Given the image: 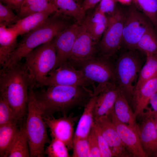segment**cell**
I'll list each match as a JSON object with an SVG mask.
<instances>
[{
  "label": "cell",
  "mask_w": 157,
  "mask_h": 157,
  "mask_svg": "<svg viewBox=\"0 0 157 157\" xmlns=\"http://www.w3.org/2000/svg\"><path fill=\"white\" fill-rule=\"evenodd\" d=\"M34 91L44 117L58 112L67 116L74 108L84 107L93 94V91L85 87L52 86L40 91L34 88Z\"/></svg>",
  "instance_id": "1"
},
{
  "label": "cell",
  "mask_w": 157,
  "mask_h": 157,
  "mask_svg": "<svg viewBox=\"0 0 157 157\" xmlns=\"http://www.w3.org/2000/svg\"><path fill=\"white\" fill-rule=\"evenodd\" d=\"M0 97L13 110L18 122L27 109L31 81L24 63L21 62L0 70Z\"/></svg>",
  "instance_id": "2"
},
{
  "label": "cell",
  "mask_w": 157,
  "mask_h": 157,
  "mask_svg": "<svg viewBox=\"0 0 157 157\" xmlns=\"http://www.w3.org/2000/svg\"><path fill=\"white\" fill-rule=\"evenodd\" d=\"M65 16L55 12L40 26L25 34L2 68H7L21 62L30 52L51 40L58 33L70 26Z\"/></svg>",
  "instance_id": "3"
},
{
  "label": "cell",
  "mask_w": 157,
  "mask_h": 157,
  "mask_svg": "<svg viewBox=\"0 0 157 157\" xmlns=\"http://www.w3.org/2000/svg\"><path fill=\"white\" fill-rule=\"evenodd\" d=\"M28 113L25 125L28 139L30 157H44V146L51 142L47 125L38 103L33 85L31 83L27 104Z\"/></svg>",
  "instance_id": "4"
},
{
  "label": "cell",
  "mask_w": 157,
  "mask_h": 157,
  "mask_svg": "<svg viewBox=\"0 0 157 157\" xmlns=\"http://www.w3.org/2000/svg\"><path fill=\"white\" fill-rule=\"evenodd\" d=\"M25 58L24 63L34 88L55 66L56 54L54 38L36 47Z\"/></svg>",
  "instance_id": "5"
},
{
  "label": "cell",
  "mask_w": 157,
  "mask_h": 157,
  "mask_svg": "<svg viewBox=\"0 0 157 157\" xmlns=\"http://www.w3.org/2000/svg\"><path fill=\"white\" fill-rule=\"evenodd\" d=\"M134 50L122 54L115 64L116 84L127 100H131L141 68L140 60Z\"/></svg>",
  "instance_id": "6"
},
{
  "label": "cell",
  "mask_w": 157,
  "mask_h": 157,
  "mask_svg": "<svg viewBox=\"0 0 157 157\" xmlns=\"http://www.w3.org/2000/svg\"><path fill=\"white\" fill-rule=\"evenodd\" d=\"M126 13L116 8L109 15L106 28L101 40L97 45L100 55L110 57L113 56L120 49L122 44Z\"/></svg>",
  "instance_id": "7"
},
{
  "label": "cell",
  "mask_w": 157,
  "mask_h": 157,
  "mask_svg": "<svg viewBox=\"0 0 157 157\" xmlns=\"http://www.w3.org/2000/svg\"><path fill=\"white\" fill-rule=\"evenodd\" d=\"M94 83L88 79L81 71L67 61L52 70L34 88L56 85L93 87Z\"/></svg>",
  "instance_id": "8"
},
{
  "label": "cell",
  "mask_w": 157,
  "mask_h": 157,
  "mask_svg": "<svg viewBox=\"0 0 157 157\" xmlns=\"http://www.w3.org/2000/svg\"><path fill=\"white\" fill-rule=\"evenodd\" d=\"M151 22L135 7H130L126 13L122 44L129 50H134L140 39L149 28Z\"/></svg>",
  "instance_id": "9"
},
{
  "label": "cell",
  "mask_w": 157,
  "mask_h": 157,
  "mask_svg": "<svg viewBox=\"0 0 157 157\" xmlns=\"http://www.w3.org/2000/svg\"><path fill=\"white\" fill-rule=\"evenodd\" d=\"M109 58L96 56L85 63L79 70L88 79L94 83L116 84L115 65Z\"/></svg>",
  "instance_id": "10"
},
{
  "label": "cell",
  "mask_w": 157,
  "mask_h": 157,
  "mask_svg": "<svg viewBox=\"0 0 157 157\" xmlns=\"http://www.w3.org/2000/svg\"><path fill=\"white\" fill-rule=\"evenodd\" d=\"M97 44L83 22L79 25L71 56L68 61L79 69L86 61L97 56Z\"/></svg>",
  "instance_id": "11"
},
{
  "label": "cell",
  "mask_w": 157,
  "mask_h": 157,
  "mask_svg": "<svg viewBox=\"0 0 157 157\" xmlns=\"http://www.w3.org/2000/svg\"><path fill=\"white\" fill-rule=\"evenodd\" d=\"M43 118L47 128L49 129L51 138H56L63 142L68 149H73L74 127L78 117L70 115L58 118H55L53 116H43Z\"/></svg>",
  "instance_id": "12"
},
{
  "label": "cell",
  "mask_w": 157,
  "mask_h": 157,
  "mask_svg": "<svg viewBox=\"0 0 157 157\" xmlns=\"http://www.w3.org/2000/svg\"><path fill=\"white\" fill-rule=\"evenodd\" d=\"M94 123L107 143L113 157L132 156L113 124L110 114L94 119Z\"/></svg>",
  "instance_id": "13"
},
{
  "label": "cell",
  "mask_w": 157,
  "mask_h": 157,
  "mask_svg": "<svg viewBox=\"0 0 157 157\" xmlns=\"http://www.w3.org/2000/svg\"><path fill=\"white\" fill-rule=\"evenodd\" d=\"M110 115L112 123L122 141L132 156L147 157L140 142L137 131L138 128L132 127L120 121L115 115L114 109Z\"/></svg>",
  "instance_id": "14"
},
{
  "label": "cell",
  "mask_w": 157,
  "mask_h": 157,
  "mask_svg": "<svg viewBox=\"0 0 157 157\" xmlns=\"http://www.w3.org/2000/svg\"><path fill=\"white\" fill-rule=\"evenodd\" d=\"M79 25L77 23L71 25L58 33L54 38L56 61L52 70L68 61L71 55Z\"/></svg>",
  "instance_id": "15"
},
{
  "label": "cell",
  "mask_w": 157,
  "mask_h": 157,
  "mask_svg": "<svg viewBox=\"0 0 157 157\" xmlns=\"http://www.w3.org/2000/svg\"><path fill=\"white\" fill-rule=\"evenodd\" d=\"M140 116L142 122L138 126V132L143 149L147 156L157 151V131L153 116L149 109Z\"/></svg>",
  "instance_id": "16"
},
{
  "label": "cell",
  "mask_w": 157,
  "mask_h": 157,
  "mask_svg": "<svg viewBox=\"0 0 157 157\" xmlns=\"http://www.w3.org/2000/svg\"><path fill=\"white\" fill-rule=\"evenodd\" d=\"M119 91L116 84H111L99 93L94 107V120L109 114L114 109Z\"/></svg>",
  "instance_id": "17"
},
{
  "label": "cell",
  "mask_w": 157,
  "mask_h": 157,
  "mask_svg": "<svg viewBox=\"0 0 157 157\" xmlns=\"http://www.w3.org/2000/svg\"><path fill=\"white\" fill-rule=\"evenodd\" d=\"M156 92L157 76L148 81L140 88L134 90L131 101L135 119L137 116L143 115L144 109L148 108L150 98Z\"/></svg>",
  "instance_id": "18"
},
{
  "label": "cell",
  "mask_w": 157,
  "mask_h": 157,
  "mask_svg": "<svg viewBox=\"0 0 157 157\" xmlns=\"http://www.w3.org/2000/svg\"><path fill=\"white\" fill-rule=\"evenodd\" d=\"M19 34L11 26L0 24V64L2 66L16 47Z\"/></svg>",
  "instance_id": "19"
},
{
  "label": "cell",
  "mask_w": 157,
  "mask_h": 157,
  "mask_svg": "<svg viewBox=\"0 0 157 157\" xmlns=\"http://www.w3.org/2000/svg\"><path fill=\"white\" fill-rule=\"evenodd\" d=\"M108 22L106 14L97 7L94 12L85 18L83 22L94 42L97 44L106 28Z\"/></svg>",
  "instance_id": "20"
},
{
  "label": "cell",
  "mask_w": 157,
  "mask_h": 157,
  "mask_svg": "<svg viewBox=\"0 0 157 157\" xmlns=\"http://www.w3.org/2000/svg\"><path fill=\"white\" fill-rule=\"evenodd\" d=\"M54 13L45 11L32 14L21 18L16 24L9 26L15 29L19 35H24L40 26Z\"/></svg>",
  "instance_id": "21"
},
{
  "label": "cell",
  "mask_w": 157,
  "mask_h": 157,
  "mask_svg": "<svg viewBox=\"0 0 157 157\" xmlns=\"http://www.w3.org/2000/svg\"><path fill=\"white\" fill-rule=\"evenodd\" d=\"M96 96L93 95L84 107L83 113L74 132V138H88L94 122L93 109Z\"/></svg>",
  "instance_id": "22"
},
{
  "label": "cell",
  "mask_w": 157,
  "mask_h": 157,
  "mask_svg": "<svg viewBox=\"0 0 157 157\" xmlns=\"http://www.w3.org/2000/svg\"><path fill=\"white\" fill-rule=\"evenodd\" d=\"M51 1L58 13L74 17L79 25L84 22L86 11L75 0H51Z\"/></svg>",
  "instance_id": "23"
},
{
  "label": "cell",
  "mask_w": 157,
  "mask_h": 157,
  "mask_svg": "<svg viewBox=\"0 0 157 157\" xmlns=\"http://www.w3.org/2000/svg\"><path fill=\"white\" fill-rule=\"evenodd\" d=\"M114 111L120 121L132 127L138 128V125L133 117V112L130 107L127 99L120 91L115 103Z\"/></svg>",
  "instance_id": "24"
},
{
  "label": "cell",
  "mask_w": 157,
  "mask_h": 157,
  "mask_svg": "<svg viewBox=\"0 0 157 157\" xmlns=\"http://www.w3.org/2000/svg\"><path fill=\"white\" fill-rule=\"evenodd\" d=\"M7 157H30L28 139L25 125L19 129L8 151Z\"/></svg>",
  "instance_id": "25"
},
{
  "label": "cell",
  "mask_w": 157,
  "mask_h": 157,
  "mask_svg": "<svg viewBox=\"0 0 157 157\" xmlns=\"http://www.w3.org/2000/svg\"><path fill=\"white\" fill-rule=\"evenodd\" d=\"M45 11L58 12L50 0H24L18 15L22 18L32 14Z\"/></svg>",
  "instance_id": "26"
},
{
  "label": "cell",
  "mask_w": 157,
  "mask_h": 157,
  "mask_svg": "<svg viewBox=\"0 0 157 157\" xmlns=\"http://www.w3.org/2000/svg\"><path fill=\"white\" fill-rule=\"evenodd\" d=\"M17 123L15 122L0 126L1 157H7L8 151L19 130Z\"/></svg>",
  "instance_id": "27"
},
{
  "label": "cell",
  "mask_w": 157,
  "mask_h": 157,
  "mask_svg": "<svg viewBox=\"0 0 157 157\" xmlns=\"http://www.w3.org/2000/svg\"><path fill=\"white\" fill-rule=\"evenodd\" d=\"M146 56V62L140 70L135 90L157 76V53Z\"/></svg>",
  "instance_id": "28"
},
{
  "label": "cell",
  "mask_w": 157,
  "mask_h": 157,
  "mask_svg": "<svg viewBox=\"0 0 157 157\" xmlns=\"http://www.w3.org/2000/svg\"><path fill=\"white\" fill-rule=\"evenodd\" d=\"M135 49L146 56L157 53V35L152 27L149 28L142 35Z\"/></svg>",
  "instance_id": "29"
},
{
  "label": "cell",
  "mask_w": 157,
  "mask_h": 157,
  "mask_svg": "<svg viewBox=\"0 0 157 157\" xmlns=\"http://www.w3.org/2000/svg\"><path fill=\"white\" fill-rule=\"evenodd\" d=\"M135 1L152 24L157 27V0H135Z\"/></svg>",
  "instance_id": "30"
},
{
  "label": "cell",
  "mask_w": 157,
  "mask_h": 157,
  "mask_svg": "<svg viewBox=\"0 0 157 157\" xmlns=\"http://www.w3.org/2000/svg\"><path fill=\"white\" fill-rule=\"evenodd\" d=\"M49 145L44 150V154L48 157H69L68 149L61 140L52 138Z\"/></svg>",
  "instance_id": "31"
},
{
  "label": "cell",
  "mask_w": 157,
  "mask_h": 157,
  "mask_svg": "<svg viewBox=\"0 0 157 157\" xmlns=\"http://www.w3.org/2000/svg\"><path fill=\"white\" fill-rule=\"evenodd\" d=\"M21 19L13 13L12 9L0 1V24L9 26L16 24Z\"/></svg>",
  "instance_id": "32"
},
{
  "label": "cell",
  "mask_w": 157,
  "mask_h": 157,
  "mask_svg": "<svg viewBox=\"0 0 157 157\" xmlns=\"http://www.w3.org/2000/svg\"><path fill=\"white\" fill-rule=\"evenodd\" d=\"M18 122L8 104L0 97V126L13 122Z\"/></svg>",
  "instance_id": "33"
},
{
  "label": "cell",
  "mask_w": 157,
  "mask_h": 157,
  "mask_svg": "<svg viewBox=\"0 0 157 157\" xmlns=\"http://www.w3.org/2000/svg\"><path fill=\"white\" fill-rule=\"evenodd\" d=\"M72 157H89V151L88 138H74Z\"/></svg>",
  "instance_id": "34"
},
{
  "label": "cell",
  "mask_w": 157,
  "mask_h": 157,
  "mask_svg": "<svg viewBox=\"0 0 157 157\" xmlns=\"http://www.w3.org/2000/svg\"><path fill=\"white\" fill-rule=\"evenodd\" d=\"M88 139L89 151V157H101L97 134L94 123Z\"/></svg>",
  "instance_id": "35"
},
{
  "label": "cell",
  "mask_w": 157,
  "mask_h": 157,
  "mask_svg": "<svg viewBox=\"0 0 157 157\" xmlns=\"http://www.w3.org/2000/svg\"><path fill=\"white\" fill-rule=\"evenodd\" d=\"M94 124L95 127L97 134L101 157H113L107 143L101 134L99 130L95 126L94 123Z\"/></svg>",
  "instance_id": "36"
},
{
  "label": "cell",
  "mask_w": 157,
  "mask_h": 157,
  "mask_svg": "<svg viewBox=\"0 0 157 157\" xmlns=\"http://www.w3.org/2000/svg\"><path fill=\"white\" fill-rule=\"evenodd\" d=\"M117 2L116 0H101L97 7L106 14L110 15L116 10Z\"/></svg>",
  "instance_id": "37"
},
{
  "label": "cell",
  "mask_w": 157,
  "mask_h": 157,
  "mask_svg": "<svg viewBox=\"0 0 157 157\" xmlns=\"http://www.w3.org/2000/svg\"><path fill=\"white\" fill-rule=\"evenodd\" d=\"M24 0H0V1L4 3L12 9L15 10L19 13Z\"/></svg>",
  "instance_id": "38"
},
{
  "label": "cell",
  "mask_w": 157,
  "mask_h": 157,
  "mask_svg": "<svg viewBox=\"0 0 157 157\" xmlns=\"http://www.w3.org/2000/svg\"><path fill=\"white\" fill-rule=\"evenodd\" d=\"M101 0H84L82 5L84 10H87L92 8Z\"/></svg>",
  "instance_id": "39"
},
{
  "label": "cell",
  "mask_w": 157,
  "mask_h": 157,
  "mask_svg": "<svg viewBox=\"0 0 157 157\" xmlns=\"http://www.w3.org/2000/svg\"><path fill=\"white\" fill-rule=\"evenodd\" d=\"M149 103L153 109V110H151V112L153 113H157V92L151 96L149 99Z\"/></svg>",
  "instance_id": "40"
},
{
  "label": "cell",
  "mask_w": 157,
  "mask_h": 157,
  "mask_svg": "<svg viewBox=\"0 0 157 157\" xmlns=\"http://www.w3.org/2000/svg\"><path fill=\"white\" fill-rule=\"evenodd\" d=\"M149 110L153 116L155 125L157 131V113H153L151 112V110L149 109Z\"/></svg>",
  "instance_id": "41"
},
{
  "label": "cell",
  "mask_w": 157,
  "mask_h": 157,
  "mask_svg": "<svg viewBox=\"0 0 157 157\" xmlns=\"http://www.w3.org/2000/svg\"><path fill=\"white\" fill-rule=\"evenodd\" d=\"M117 1H118L122 4L124 5H128L130 4L132 0H116Z\"/></svg>",
  "instance_id": "42"
},
{
  "label": "cell",
  "mask_w": 157,
  "mask_h": 157,
  "mask_svg": "<svg viewBox=\"0 0 157 157\" xmlns=\"http://www.w3.org/2000/svg\"><path fill=\"white\" fill-rule=\"evenodd\" d=\"M152 156L155 157H157V151L153 154Z\"/></svg>",
  "instance_id": "43"
},
{
  "label": "cell",
  "mask_w": 157,
  "mask_h": 157,
  "mask_svg": "<svg viewBox=\"0 0 157 157\" xmlns=\"http://www.w3.org/2000/svg\"><path fill=\"white\" fill-rule=\"evenodd\" d=\"M51 1V0H50ZM76 1L78 2V0H75Z\"/></svg>",
  "instance_id": "44"
}]
</instances>
